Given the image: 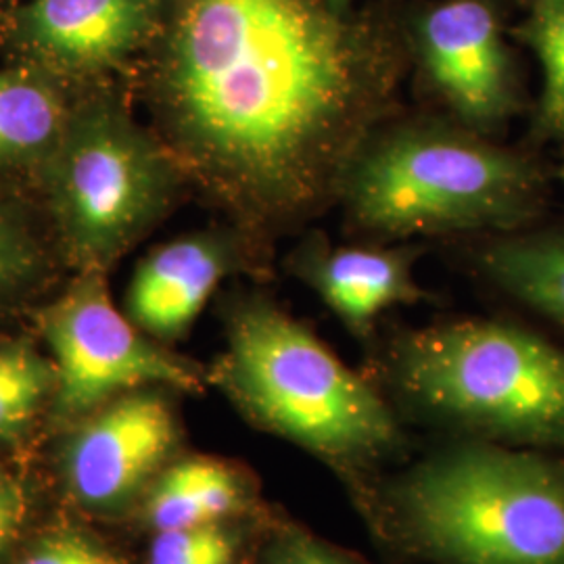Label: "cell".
<instances>
[{
  "instance_id": "9",
  "label": "cell",
  "mask_w": 564,
  "mask_h": 564,
  "mask_svg": "<svg viewBox=\"0 0 564 564\" xmlns=\"http://www.w3.org/2000/svg\"><path fill=\"white\" fill-rule=\"evenodd\" d=\"M426 69L463 120L494 126L512 107V82L494 13L477 0H454L423 23Z\"/></svg>"
},
{
  "instance_id": "15",
  "label": "cell",
  "mask_w": 564,
  "mask_h": 564,
  "mask_svg": "<svg viewBox=\"0 0 564 564\" xmlns=\"http://www.w3.org/2000/svg\"><path fill=\"white\" fill-rule=\"evenodd\" d=\"M57 88L32 72H0V163L51 155L67 123Z\"/></svg>"
},
{
  "instance_id": "12",
  "label": "cell",
  "mask_w": 564,
  "mask_h": 564,
  "mask_svg": "<svg viewBox=\"0 0 564 564\" xmlns=\"http://www.w3.org/2000/svg\"><path fill=\"white\" fill-rule=\"evenodd\" d=\"M305 263L307 281L351 330H366L387 307L419 297L403 253L335 249L314 253Z\"/></svg>"
},
{
  "instance_id": "17",
  "label": "cell",
  "mask_w": 564,
  "mask_h": 564,
  "mask_svg": "<svg viewBox=\"0 0 564 564\" xmlns=\"http://www.w3.org/2000/svg\"><path fill=\"white\" fill-rule=\"evenodd\" d=\"M527 39L544 69L542 126L564 134V0H538Z\"/></svg>"
},
{
  "instance_id": "8",
  "label": "cell",
  "mask_w": 564,
  "mask_h": 564,
  "mask_svg": "<svg viewBox=\"0 0 564 564\" xmlns=\"http://www.w3.org/2000/svg\"><path fill=\"white\" fill-rule=\"evenodd\" d=\"M162 18L163 0H30L13 39L48 69L93 74L139 51Z\"/></svg>"
},
{
  "instance_id": "19",
  "label": "cell",
  "mask_w": 564,
  "mask_h": 564,
  "mask_svg": "<svg viewBox=\"0 0 564 564\" xmlns=\"http://www.w3.org/2000/svg\"><path fill=\"white\" fill-rule=\"evenodd\" d=\"M20 564H123V561L84 535L65 533L44 540Z\"/></svg>"
},
{
  "instance_id": "16",
  "label": "cell",
  "mask_w": 564,
  "mask_h": 564,
  "mask_svg": "<svg viewBox=\"0 0 564 564\" xmlns=\"http://www.w3.org/2000/svg\"><path fill=\"white\" fill-rule=\"evenodd\" d=\"M51 384L55 370L36 351L23 345L0 347V437H13L30 423Z\"/></svg>"
},
{
  "instance_id": "5",
  "label": "cell",
  "mask_w": 564,
  "mask_h": 564,
  "mask_svg": "<svg viewBox=\"0 0 564 564\" xmlns=\"http://www.w3.org/2000/svg\"><path fill=\"white\" fill-rule=\"evenodd\" d=\"M400 379L429 410L521 442H564V351L512 324L464 321L403 345Z\"/></svg>"
},
{
  "instance_id": "21",
  "label": "cell",
  "mask_w": 564,
  "mask_h": 564,
  "mask_svg": "<svg viewBox=\"0 0 564 564\" xmlns=\"http://www.w3.org/2000/svg\"><path fill=\"white\" fill-rule=\"evenodd\" d=\"M268 564H354L321 542L305 535H289L274 545Z\"/></svg>"
},
{
  "instance_id": "7",
  "label": "cell",
  "mask_w": 564,
  "mask_h": 564,
  "mask_svg": "<svg viewBox=\"0 0 564 564\" xmlns=\"http://www.w3.org/2000/svg\"><path fill=\"white\" fill-rule=\"evenodd\" d=\"M44 337L55 358L57 402L65 412H86L123 391L149 384L199 389V375L142 337L109 300L101 270L86 274L46 307Z\"/></svg>"
},
{
  "instance_id": "3",
  "label": "cell",
  "mask_w": 564,
  "mask_h": 564,
  "mask_svg": "<svg viewBox=\"0 0 564 564\" xmlns=\"http://www.w3.org/2000/svg\"><path fill=\"white\" fill-rule=\"evenodd\" d=\"M223 381L258 423L326 458H368L398 440L383 400L270 303H247L235 314Z\"/></svg>"
},
{
  "instance_id": "13",
  "label": "cell",
  "mask_w": 564,
  "mask_h": 564,
  "mask_svg": "<svg viewBox=\"0 0 564 564\" xmlns=\"http://www.w3.org/2000/svg\"><path fill=\"white\" fill-rule=\"evenodd\" d=\"M241 505V484L228 466L193 458L165 470L151 491L147 514L158 531H172L218 523Z\"/></svg>"
},
{
  "instance_id": "14",
  "label": "cell",
  "mask_w": 564,
  "mask_h": 564,
  "mask_svg": "<svg viewBox=\"0 0 564 564\" xmlns=\"http://www.w3.org/2000/svg\"><path fill=\"white\" fill-rule=\"evenodd\" d=\"M481 262L491 281L564 326V230L498 241Z\"/></svg>"
},
{
  "instance_id": "11",
  "label": "cell",
  "mask_w": 564,
  "mask_h": 564,
  "mask_svg": "<svg viewBox=\"0 0 564 564\" xmlns=\"http://www.w3.org/2000/svg\"><path fill=\"white\" fill-rule=\"evenodd\" d=\"M226 260L223 245L207 237L158 247L134 272L128 291L130 318L155 337H178L223 281Z\"/></svg>"
},
{
  "instance_id": "2",
  "label": "cell",
  "mask_w": 564,
  "mask_h": 564,
  "mask_svg": "<svg viewBox=\"0 0 564 564\" xmlns=\"http://www.w3.org/2000/svg\"><path fill=\"white\" fill-rule=\"evenodd\" d=\"M341 188L354 220L370 232L442 235L523 220L538 174L468 132L405 126L362 147Z\"/></svg>"
},
{
  "instance_id": "10",
  "label": "cell",
  "mask_w": 564,
  "mask_h": 564,
  "mask_svg": "<svg viewBox=\"0 0 564 564\" xmlns=\"http://www.w3.org/2000/svg\"><path fill=\"white\" fill-rule=\"evenodd\" d=\"M176 442V423L160 395L134 391L111 403L74 440L69 484L88 505H116L158 468Z\"/></svg>"
},
{
  "instance_id": "6",
  "label": "cell",
  "mask_w": 564,
  "mask_h": 564,
  "mask_svg": "<svg viewBox=\"0 0 564 564\" xmlns=\"http://www.w3.org/2000/svg\"><path fill=\"white\" fill-rule=\"evenodd\" d=\"M172 165L111 105L72 116L51 151V203L61 237L86 270L116 260L162 214Z\"/></svg>"
},
{
  "instance_id": "20",
  "label": "cell",
  "mask_w": 564,
  "mask_h": 564,
  "mask_svg": "<svg viewBox=\"0 0 564 564\" xmlns=\"http://www.w3.org/2000/svg\"><path fill=\"white\" fill-rule=\"evenodd\" d=\"M34 263L23 232L0 212V289L21 281Z\"/></svg>"
},
{
  "instance_id": "1",
  "label": "cell",
  "mask_w": 564,
  "mask_h": 564,
  "mask_svg": "<svg viewBox=\"0 0 564 564\" xmlns=\"http://www.w3.org/2000/svg\"><path fill=\"white\" fill-rule=\"evenodd\" d=\"M162 95L207 178L265 216L302 218L341 186L387 78L323 0H181Z\"/></svg>"
},
{
  "instance_id": "22",
  "label": "cell",
  "mask_w": 564,
  "mask_h": 564,
  "mask_svg": "<svg viewBox=\"0 0 564 564\" xmlns=\"http://www.w3.org/2000/svg\"><path fill=\"white\" fill-rule=\"evenodd\" d=\"M23 496L13 485L0 484V550L9 544L23 521Z\"/></svg>"
},
{
  "instance_id": "4",
  "label": "cell",
  "mask_w": 564,
  "mask_h": 564,
  "mask_svg": "<svg viewBox=\"0 0 564 564\" xmlns=\"http://www.w3.org/2000/svg\"><path fill=\"white\" fill-rule=\"evenodd\" d=\"M421 544L449 564H564V473L531 454L463 447L403 487Z\"/></svg>"
},
{
  "instance_id": "18",
  "label": "cell",
  "mask_w": 564,
  "mask_h": 564,
  "mask_svg": "<svg viewBox=\"0 0 564 564\" xmlns=\"http://www.w3.org/2000/svg\"><path fill=\"white\" fill-rule=\"evenodd\" d=\"M237 545L218 523L160 531L149 564H232Z\"/></svg>"
}]
</instances>
